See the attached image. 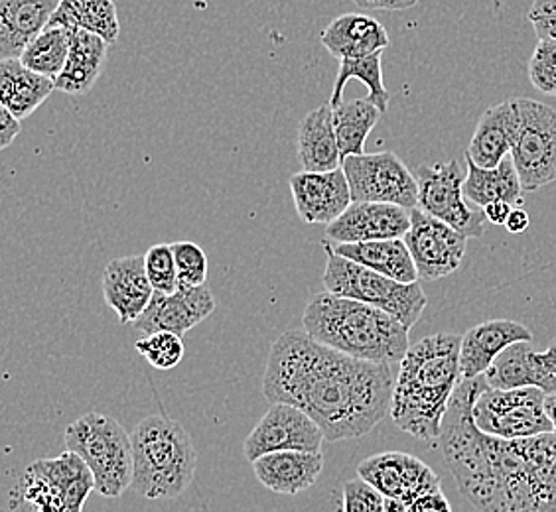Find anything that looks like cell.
Returning <instances> with one entry per match:
<instances>
[{"label": "cell", "mask_w": 556, "mask_h": 512, "mask_svg": "<svg viewBox=\"0 0 556 512\" xmlns=\"http://www.w3.org/2000/svg\"><path fill=\"white\" fill-rule=\"evenodd\" d=\"M393 391L391 364L353 359L304 330L287 331L273 343L263 376L268 402L299 408L328 441L367 436L391 414Z\"/></svg>", "instance_id": "cell-1"}, {"label": "cell", "mask_w": 556, "mask_h": 512, "mask_svg": "<svg viewBox=\"0 0 556 512\" xmlns=\"http://www.w3.org/2000/svg\"><path fill=\"white\" fill-rule=\"evenodd\" d=\"M485 374L462 381L442 422L440 449L468 501L482 512H556V434L502 439L473 422Z\"/></svg>", "instance_id": "cell-2"}, {"label": "cell", "mask_w": 556, "mask_h": 512, "mask_svg": "<svg viewBox=\"0 0 556 512\" xmlns=\"http://www.w3.org/2000/svg\"><path fill=\"white\" fill-rule=\"evenodd\" d=\"M462 335L437 333L410 345L399 363L391 418L422 441H437L450 400L462 383Z\"/></svg>", "instance_id": "cell-3"}, {"label": "cell", "mask_w": 556, "mask_h": 512, "mask_svg": "<svg viewBox=\"0 0 556 512\" xmlns=\"http://www.w3.org/2000/svg\"><path fill=\"white\" fill-rule=\"evenodd\" d=\"M302 330L321 345L369 363H401L410 349V330L391 313L330 292L308 302Z\"/></svg>", "instance_id": "cell-4"}, {"label": "cell", "mask_w": 556, "mask_h": 512, "mask_svg": "<svg viewBox=\"0 0 556 512\" xmlns=\"http://www.w3.org/2000/svg\"><path fill=\"white\" fill-rule=\"evenodd\" d=\"M132 438V489L142 499H178L195 473V449L182 424L149 417L137 424Z\"/></svg>", "instance_id": "cell-5"}, {"label": "cell", "mask_w": 556, "mask_h": 512, "mask_svg": "<svg viewBox=\"0 0 556 512\" xmlns=\"http://www.w3.org/2000/svg\"><path fill=\"white\" fill-rule=\"evenodd\" d=\"M64 444L86 461L99 495L117 499L132 487V438L115 418L99 412L77 418L65 430Z\"/></svg>", "instance_id": "cell-6"}, {"label": "cell", "mask_w": 556, "mask_h": 512, "mask_svg": "<svg viewBox=\"0 0 556 512\" xmlns=\"http://www.w3.org/2000/svg\"><path fill=\"white\" fill-rule=\"evenodd\" d=\"M321 245L328 256L326 270L321 277L326 292L387 311L407 330L415 328L428 304L427 294L418 282H396L393 278L375 272L371 268L362 267L353 260L336 255L330 241H324Z\"/></svg>", "instance_id": "cell-7"}, {"label": "cell", "mask_w": 556, "mask_h": 512, "mask_svg": "<svg viewBox=\"0 0 556 512\" xmlns=\"http://www.w3.org/2000/svg\"><path fill=\"white\" fill-rule=\"evenodd\" d=\"M22 501L33 512H84L96 479L86 461L72 451L34 461L21 477Z\"/></svg>", "instance_id": "cell-8"}, {"label": "cell", "mask_w": 556, "mask_h": 512, "mask_svg": "<svg viewBox=\"0 0 556 512\" xmlns=\"http://www.w3.org/2000/svg\"><path fill=\"white\" fill-rule=\"evenodd\" d=\"M546 393L535 386L497 391L488 386L473 405V422L483 434L502 439H527L555 434L546 414Z\"/></svg>", "instance_id": "cell-9"}, {"label": "cell", "mask_w": 556, "mask_h": 512, "mask_svg": "<svg viewBox=\"0 0 556 512\" xmlns=\"http://www.w3.org/2000/svg\"><path fill=\"white\" fill-rule=\"evenodd\" d=\"M517 130L511 158L525 193L556 182V108L535 99H517Z\"/></svg>", "instance_id": "cell-10"}, {"label": "cell", "mask_w": 556, "mask_h": 512, "mask_svg": "<svg viewBox=\"0 0 556 512\" xmlns=\"http://www.w3.org/2000/svg\"><path fill=\"white\" fill-rule=\"evenodd\" d=\"M418 209L450 225L466 239H480L485 233L488 217L480 207H471L464 195L466 176L458 161L418 166Z\"/></svg>", "instance_id": "cell-11"}, {"label": "cell", "mask_w": 556, "mask_h": 512, "mask_svg": "<svg viewBox=\"0 0 556 512\" xmlns=\"http://www.w3.org/2000/svg\"><path fill=\"white\" fill-rule=\"evenodd\" d=\"M353 202L393 203L408 212L418 207L417 176L395 152L350 156L342 162Z\"/></svg>", "instance_id": "cell-12"}, {"label": "cell", "mask_w": 556, "mask_h": 512, "mask_svg": "<svg viewBox=\"0 0 556 512\" xmlns=\"http://www.w3.org/2000/svg\"><path fill=\"white\" fill-rule=\"evenodd\" d=\"M321 427L290 405H273L267 414L261 418L257 426L251 430L243 444L245 458L253 463L268 453L280 451H320L324 444Z\"/></svg>", "instance_id": "cell-13"}, {"label": "cell", "mask_w": 556, "mask_h": 512, "mask_svg": "<svg viewBox=\"0 0 556 512\" xmlns=\"http://www.w3.org/2000/svg\"><path fill=\"white\" fill-rule=\"evenodd\" d=\"M405 243L415 260L418 278L422 280H440L454 274L462 267L468 248L466 236L418 207L410 212V229Z\"/></svg>", "instance_id": "cell-14"}, {"label": "cell", "mask_w": 556, "mask_h": 512, "mask_svg": "<svg viewBox=\"0 0 556 512\" xmlns=\"http://www.w3.org/2000/svg\"><path fill=\"white\" fill-rule=\"evenodd\" d=\"M357 473L386 499L405 504L427 492L442 491L439 475L425 461L403 451H386L364 459Z\"/></svg>", "instance_id": "cell-15"}, {"label": "cell", "mask_w": 556, "mask_h": 512, "mask_svg": "<svg viewBox=\"0 0 556 512\" xmlns=\"http://www.w3.org/2000/svg\"><path fill=\"white\" fill-rule=\"evenodd\" d=\"M296 214L304 223L332 225L352 205V190L343 168L332 171H299L290 178Z\"/></svg>", "instance_id": "cell-16"}, {"label": "cell", "mask_w": 556, "mask_h": 512, "mask_svg": "<svg viewBox=\"0 0 556 512\" xmlns=\"http://www.w3.org/2000/svg\"><path fill=\"white\" fill-rule=\"evenodd\" d=\"M215 310V298L207 284L204 286H184L180 284L174 294L154 292L147 311L132 325L144 335L152 333H184L193 330L198 323L207 320Z\"/></svg>", "instance_id": "cell-17"}, {"label": "cell", "mask_w": 556, "mask_h": 512, "mask_svg": "<svg viewBox=\"0 0 556 512\" xmlns=\"http://www.w3.org/2000/svg\"><path fill=\"white\" fill-rule=\"evenodd\" d=\"M410 229V212L393 203L353 202L348 212L328 225V241L371 243L405 239Z\"/></svg>", "instance_id": "cell-18"}, {"label": "cell", "mask_w": 556, "mask_h": 512, "mask_svg": "<svg viewBox=\"0 0 556 512\" xmlns=\"http://www.w3.org/2000/svg\"><path fill=\"white\" fill-rule=\"evenodd\" d=\"M103 296L121 323H135L154 298L144 256H123L111 260L103 272Z\"/></svg>", "instance_id": "cell-19"}, {"label": "cell", "mask_w": 556, "mask_h": 512, "mask_svg": "<svg viewBox=\"0 0 556 512\" xmlns=\"http://www.w3.org/2000/svg\"><path fill=\"white\" fill-rule=\"evenodd\" d=\"M531 340L533 333L519 321L492 320L473 325L462 335V381L482 376L507 347Z\"/></svg>", "instance_id": "cell-20"}, {"label": "cell", "mask_w": 556, "mask_h": 512, "mask_svg": "<svg viewBox=\"0 0 556 512\" xmlns=\"http://www.w3.org/2000/svg\"><path fill=\"white\" fill-rule=\"evenodd\" d=\"M60 0H0V57L21 60L28 43L50 24Z\"/></svg>", "instance_id": "cell-21"}, {"label": "cell", "mask_w": 556, "mask_h": 512, "mask_svg": "<svg viewBox=\"0 0 556 512\" xmlns=\"http://www.w3.org/2000/svg\"><path fill=\"white\" fill-rule=\"evenodd\" d=\"M321 43L340 62L365 60L386 50L389 34L374 16L350 12L328 24V28L321 33Z\"/></svg>", "instance_id": "cell-22"}, {"label": "cell", "mask_w": 556, "mask_h": 512, "mask_svg": "<svg viewBox=\"0 0 556 512\" xmlns=\"http://www.w3.org/2000/svg\"><path fill=\"white\" fill-rule=\"evenodd\" d=\"M253 471L270 491L278 495H300L320 479L324 471L321 451H280L253 461Z\"/></svg>", "instance_id": "cell-23"}, {"label": "cell", "mask_w": 556, "mask_h": 512, "mask_svg": "<svg viewBox=\"0 0 556 512\" xmlns=\"http://www.w3.org/2000/svg\"><path fill=\"white\" fill-rule=\"evenodd\" d=\"M485 381L497 391H515L535 386L546 395L556 393V376L546 369L541 353L531 343H515L493 361L485 373Z\"/></svg>", "instance_id": "cell-24"}, {"label": "cell", "mask_w": 556, "mask_h": 512, "mask_svg": "<svg viewBox=\"0 0 556 512\" xmlns=\"http://www.w3.org/2000/svg\"><path fill=\"white\" fill-rule=\"evenodd\" d=\"M517 99H505L483 113L473 130L466 156L482 168H497L511 154L517 130Z\"/></svg>", "instance_id": "cell-25"}, {"label": "cell", "mask_w": 556, "mask_h": 512, "mask_svg": "<svg viewBox=\"0 0 556 512\" xmlns=\"http://www.w3.org/2000/svg\"><path fill=\"white\" fill-rule=\"evenodd\" d=\"M299 161L302 171H332L342 168V154L330 103L311 111L299 127Z\"/></svg>", "instance_id": "cell-26"}, {"label": "cell", "mask_w": 556, "mask_h": 512, "mask_svg": "<svg viewBox=\"0 0 556 512\" xmlns=\"http://www.w3.org/2000/svg\"><path fill=\"white\" fill-rule=\"evenodd\" d=\"M336 255L353 260L365 268L387 278H393L403 284L418 282V270L410 256L405 239H391V241H371V243H332Z\"/></svg>", "instance_id": "cell-27"}, {"label": "cell", "mask_w": 556, "mask_h": 512, "mask_svg": "<svg viewBox=\"0 0 556 512\" xmlns=\"http://www.w3.org/2000/svg\"><path fill=\"white\" fill-rule=\"evenodd\" d=\"M468 176L464 182V195L466 200L485 209L495 202H507L519 205L523 202V183L519 178V171L515 168L511 154L503 158L497 168H482L470 156H464Z\"/></svg>", "instance_id": "cell-28"}, {"label": "cell", "mask_w": 556, "mask_h": 512, "mask_svg": "<svg viewBox=\"0 0 556 512\" xmlns=\"http://www.w3.org/2000/svg\"><path fill=\"white\" fill-rule=\"evenodd\" d=\"M54 91V79L34 74L21 60L0 62V105L18 120L30 117Z\"/></svg>", "instance_id": "cell-29"}, {"label": "cell", "mask_w": 556, "mask_h": 512, "mask_svg": "<svg viewBox=\"0 0 556 512\" xmlns=\"http://www.w3.org/2000/svg\"><path fill=\"white\" fill-rule=\"evenodd\" d=\"M109 43L96 34L75 30L64 72L55 79V89L67 95H86L101 77L108 60Z\"/></svg>", "instance_id": "cell-30"}, {"label": "cell", "mask_w": 556, "mask_h": 512, "mask_svg": "<svg viewBox=\"0 0 556 512\" xmlns=\"http://www.w3.org/2000/svg\"><path fill=\"white\" fill-rule=\"evenodd\" d=\"M50 22L96 34L109 46L117 42L121 34L117 4L113 0H60Z\"/></svg>", "instance_id": "cell-31"}, {"label": "cell", "mask_w": 556, "mask_h": 512, "mask_svg": "<svg viewBox=\"0 0 556 512\" xmlns=\"http://www.w3.org/2000/svg\"><path fill=\"white\" fill-rule=\"evenodd\" d=\"M74 26H64L58 22H50L42 33L28 43V48L24 50L21 62L28 69H33L34 74L58 79L64 72L70 50H72V36H74Z\"/></svg>", "instance_id": "cell-32"}, {"label": "cell", "mask_w": 556, "mask_h": 512, "mask_svg": "<svg viewBox=\"0 0 556 512\" xmlns=\"http://www.w3.org/2000/svg\"><path fill=\"white\" fill-rule=\"evenodd\" d=\"M381 115L383 113L375 107L374 103H369L367 97L343 101L340 107L333 108V125L342 162L350 156L365 154L367 137L371 135Z\"/></svg>", "instance_id": "cell-33"}, {"label": "cell", "mask_w": 556, "mask_h": 512, "mask_svg": "<svg viewBox=\"0 0 556 512\" xmlns=\"http://www.w3.org/2000/svg\"><path fill=\"white\" fill-rule=\"evenodd\" d=\"M352 79H359L367 87V101L374 103L381 113H386L391 95L383 84V52L369 55L365 60L340 62V72H338L336 84H333L332 97L328 101L330 107L336 108L342 105L343 89Z\"/></svg>", "instance_id": "cell-34"}, {"label": "cell", "mask_w": 556, "mask_h": 512, "mask_svg": "<svg viewBox=\"0 0 556 512\" xmlns=\"http://www.w3.org/2000/svg\"><path fill=\"white\" fill-rule=\"evenodd\" d=\"M135 347L159 371H170L180 364L184 357L182 337L168 331L147 335L144 340H139Z\"/></svg>", "instance_id": "cell-35"}, {"label": "cell", "mask_w": 556, "mask_h": 512, "mask_svg": "<svg viewBox=\"0 0 556 512\" xmlns=\"http://www.w3.org/2000/svg\"><path fill=\"white\" fill-rule=\"evenodd\" d=\"M144 265H147V274H149L150 284L154 292L162 294H174L180 280H178V270H176V260H174V248L168 243L152 245L147 255H144Z\"/></svg>", "instance_id": "cell-36"}, {"label": "cell", "mask_w": 556, "mask_h": 512, "mask_svg": "<svg viewBox=\"0 0 556 512\" xmlns=\"http://www.w3.org/2000/svg\"><path fill=\"white\" fill-rule=\"evenodd\" d=\"M174 260L178 270V280L184 286H204L207 284V255L204 248L192 241L174 243Z\"/></svg>", "instance_id": "cell-37"}, {"label": "cell", "mask_w": 556, "mask_h": 512, "mask_svg": "<svg viewBox=\"0 0 556 512\" xmlns=\"http://www.w3.org/2000/svg\"><path fill=\"white\" fill-rule=\"evenodd\" d=\"M529 79L545 95L556 97V40H541L529 62Z\"/></svg>", "instance_id": "cell-38"}, {"label": "cell", "mask_w": 556, "mask_h": 512, "mask_svg": "<svg viewBox=\"0 0 556 512\" xmlns=\"http://www.w3.org/2000/svg\"><path fill=\"white\" fill-rule=\"evenodd\" d=\"M386 497L362 477L343 485V512H386Z\"/></svg>", "instance_id": "cell-39"}, {"label": "cell", "mask_w": 556, "mask_h": 512, "mask_svg": "<svg viewBox=\"0 0 556 512\" xmlns=\"http://www.w3.org/2000/svg\"><path fill=\"white\" fill-rule=\"evenodd\" d=\"M527 18L541 40H556V0H533Z\"/></svg>", "instance_id": "cell-40"}, {"label": "cell", "mask_w": 556, "mask_h": 512, "mask_svg": "<svg viewBox=\"0 0 556 512\" xmlns=\"http://www.w3.org/2000/svg\"><path fill=\"white\" fill-rule=\"evenodd\" d=\"M408 512H452L448 499L442 491H432L407 504Z\"/></svg>", "instance_id": "cell-41"}, {"label": "cell", "mask_w": 556, "mask_h": 512, "mask_svg": "<svg viewBox=\"0 0 556 512\" xmlns=\"http://www.w3.org/2000/svg\"><path fill=\"white\" fill-rule=\"evenodd\" d=\"M21 135V120L11 111L0 105V149L7 150Z\"/></svg>", "instance_id": "cell-42"}, {"label": "cell", "mask_w": 556, "mask_h": 512, "mask_svg": "<svg viewBox=\"0 0 556 512\" xmlns=\"http://www.w3.org/2000/svg\"><path fill=\"white\" fill-rule=\"evenodd\" d=\"M365 11H407L417 4L418 0H352Z\"/></svg>", "instance_id": "cell-43"}, {"label": "cell", "mask_w": 556, "mask_h": 512, "mask_svg": "<svg viewBox=\"0 0 556 512\" xmlns=\"http://www.w3.org/2000/svg\"><path fill=\"white\" fill-rule=\"evenodd\" d=\"M511 212H514V205L507 202H495L483 209V214L488 217V223L503 225V227L507 223Z\"/></svg>", "instance_id": "cell-44"}, {"label": "cell", "mask_w": 556, "mask_h": 512, "mask_svg": "<svg viewBox=\"0 0 556 512\" xmlns=\"http://www.w3.org/2000/svg\"><path fill=\"white\" fill-rule=\"evenodd\" d=\"M529 225H531V217L529 214L521 209V207H517L509 215V219H507V223H505V229L509 231V233H514V235H521L525 233L527 229H529Z\"/></svg>", "instance_id": "cell-45"}, {"label": "cell", "mask_w": 556, "mask_h": 512, "mask_svg": "<svg viewBox=\"0 0 556 512\" xmlns=\"http://www.w3.org/2000/svg\"><path fill=\"white\" fill-rule=\"evenodd\" d=\"M541 357H543L546 369L556 376V342L546 351L541 353Z\"/></svg>", "instance_id": "cell-46"}, {"label": "cell", "mask_w": 556, "mask_h": 512, "mask_svg": "<svg viewBox=\"0 0 556 512\" xmlns=\"http://www.w3.org/2000/svg\"><path fill=\"white\" fill-rule=\"evenodd\" d=\"M546 414L551 418V422H553V432L556 434V393L553 395H546Z\"/></svg>", "instance_id": "cell-47"}, {"label": "cell", "mask_w": 556, "mask_h": 512, "mask_svg": "<svg viewBox=\"0 0 556 512\" xmlns=\"http://www.w3.org/2000/svg\"><path fill=\"white\" fill-rule=\"evenodd\" d=\"M386 512H408V509L405 502L393 501V499H387Z\"/></svg>", "instance_id": "cell-48"}]
</instances>
